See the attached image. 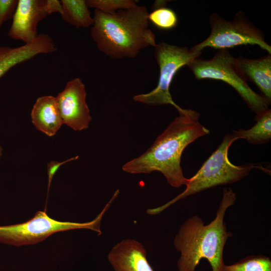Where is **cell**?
<instances>
[{"mask_svg": "<svg viewBox=\"0 0 271 271\" xmlns=\"http://www.w3.org/2000/svg\"><path fill=\"white\" fill-rule=\"evenodd\" d=\"M223 271H271V259L262 254L247 256L230 265H224Z\"/></svg>", "mask_w": 271, "mask_h": 271, "instance_id": "17", "label": "cell"}, {"mask_svg": "<svg viewBox=\"0 0 271 271\" xmlns=\"http://www.w3.org/2000/svg\"><path fill=\"white\" fill-rule=\"evenodd\" d=\"M88 7L105 13H111L122 9L133 8L138 6L132 0H86Z\"/></svg>", "mask_w": 271, "mask_h": 271, "instance_id": "19", "label": "cell"}, {"mask_svg": "<svg viewBox=\"0 0 271 271\" xmlns=\"http://www.w3.org/2000/svg\"><path fill=\"white\" fill-rule=\"evenodd\" d=\"M178 112L179 115L143 154L122 166L124 172L149 174L158 171L172 187L185 185L187 178L181 166L182 153L189 145L210 131L199 122L198 112L182 108Z\"/></svg>", "mask_w": 271, "mask_h": 271, "instance_id": "1", "label": "cell"}, {"mask_svg": "<svg viewBox=\"0 0 271 271\" xmlns=\"http://www.w3.org/2000/svg\"><path fill=\"white\" fill-rule=\"evenodd\" d=\"M211 33L203 41L191 49L202 52L206 47L227 49L243 45H256L271 54V46L265 41L263 33L239 11L233 19L227 21L216 14L209 16Z\"/></svg>", "mask_w": 271, "mask_h": 271, "instance_id": "7", "label": "cell"}, {"mask_svg": "<svg viewBox=\"0 0 271 271\" xmlns=\"http://www.w3.org/2000/svg\"><path fill=\"white\" fill-rule=\"evenodd\" d=\"M256 123L249 129L239 128L233 131L239 139L251 144H262L271 139V110L268 108L256 114Z\"/></svg>", "mask_w": 271, "mask_h": 271, "instance_id": "16", "label": "cell"}, {"mask_svg": "<svg viewBox=\"0 0 271 271\" xmlns=\"http://www.w3.org/2000/svg\"><path fill=\"white\" fill-rule=\"evenodd\" d=\"M236 200L231 188H224L215 218L207 224L198 215L186 220L181 225L173 243L180 253L178 271H195L202 259H206L212 271H223L225 265L223 250L226 241L233 235L227 231L224 218L227 209Z\"/></svg>", "mask_w": 271, "mask_h": 271, "instance_id": "2", "label": "cell"}, {"mask_svg": "<svg viewBox=\"0 0 271 271\" xmlns=\"http://www.w3.org/2000/svg\"><path fill=\"white\" fill-rule=\"evenodd\" d=\"M62 20L76 28H88L93 24L85 0H62Z\"/></svg>", "mask_w": 271, "mask_h": 271, "instance_id": "15", "label": "cell"}, {"mask_svg": "<svg viewBox=\"0 0 271 271\" xmlns=\"http://www.w3.org/2000/svg\"><path fill=\"white\" fill-rule=\"evenodd\" d=\"M85 86L79 78L69 80L56 96L63 124L75 131L87 129L92 120Z\"/></svg>", "mask_w": 271, "mask_h": 271, "instance_id": "10", "label": "cell"}, {"mask_svg": "<svg viewBox=\"0 0 271 271\" xmlns=\"http://www.w3.org/2000/svg\"><path fill=\"white\" fill-rule=\"evenodd\" d=\"M148 15L145 6L111 13L94 9L90 36L98 49L111 59L134 58L142 50L157 45Z\"/></svg>", "mask_w": 271, "mask_h": 271, "instance_id": "3", "label": "cell"}, {"mask_svg": "<svg viewBox=\"0 0 271 271\" xmlns=\"http://www.w3.org/2000/svg\"><path fill=\"white\" fill-rule=\"evenodd\" d=\"M54 13H62L61 2L58 0H19L13 22L8 33L11 38L32 42L38 36L39 23Z\"/></svg>", "mask_w": 271, "mask_h": 271, "instance_id": "9", "label": "cell"}, {"mask_svg": "<svg viewBox=\"0 0 271 271\" xmlns=\"http://www.w3.org/2000/svg\"><path fill=\"white\" fill-rule=\"evenodd\" d=\"M3 147L0 145V159L1 158L3 155Z\"/></svg>", "mask_w": 271, "mask_h": 271, "instance_id": "22", "label": "cell"}, {"mask_svg": "<svg viewBox=\"0 0 271 271\" xmlns=\"http://www.w3.org/2000/svg\"><path fill=\"white\" fill-rule=\"evenodd\" d=\"M79 158L78 156H75L74 157L71 158L70 159H67L62 162H58L56 161H51L49 162L47 166V173L48 176V194L49 193V189L50 187L51 183L52 180V179L59 169V168L63 164H65L69 162L77 160Z\"/></svg>", "mask_w": 271, "mask_h": 271, "instance_id": "21", "label": "cell"}, {"mask_svg": "<svg viewBox=\"0 0 271 271\" xmlns=\"http://www.w3.org/2000/svg\"><path fill=\"white\" fill-rule=\"evenodd\" d=\"M148 20L156 27L166 30L174 28L178 23V17L175 12L166 7L156 8L149 13Z\"/></svg>", "mask_w": 271, "mask_h": 271, "instance_id": "18", "label": "cell"}, {"mask_svg": "<svg viewBox=\"0 0 271 271\" xmlns=\"http://www.w3.org/2000/svg\"><path fill=\"white\" fill-rule=\"evenodd\" d=\"M107 258L114 271H154L147 260L145 248L132 239L116 243Z\"/></svg>", "mask_w": 271, "mask_h": 271, "instance_id": "12", "label": "cell"}, {"mask_svg": "<svg viewBox=\"0 0 271 271\" xmlns=\"http://www.w3.org/2000/svg\"><path fill=\"white\" fill-rule=\"evenodd\" d=\"M35 128L45 135L54 136L63 124L56 97L44 95L38 97L31 112Z\"/></svg>", "mask_w": 271, "mask_h": 271, "instance_id": "13", "label": "cell"}, {"mask_svg": "<svg viewBox=\"0 0 271 271\" xmlns=\"http://www.w3.org/2000/svg\"><path fill=\"white\" fill-rule=\"evenodd\" d=\"M187 66L197 79L219 80L230 85L256 114L268 108L270 104L263 96L249 87L237 68L235 58L227 49L218 50L209 60L196 58Z\"/></svg>", "mask_w": 271, "mask_h": 271, "instance_id": "6", "label": "cell"}, {"mask_svg": "<svg viewBox=\"0 0 271 271\" xmlns=\"http://www.w3.org/2000/svg\"><path fill=\"white\" fill-rule=\"evenodd\" d=\"M18 0H0V29L5 22L13 17Z\"/></svg>", "mask_w": 271, "mask_h": 271, "instance_id": "20", "label": "cell"}, {"mask_svg": "<svg viewBox=\"0 0 271 271\" xmlns=\"http://www.w3.org/2000/svg\"><path fill=\"white\" fill-rule=\"evenodd\" d=\"M57 50V46L47 34H40L32 42L17 47L0 46V78L16 65L35 56Z\"/></svg>", "mask_w": 271, "mask_h": 271, "instance_id": "11", "label": "cell"}, {"mask_svg": "<svg viewBox=\"0 0 271 271\" xmlns=\"http://www.w3.org/2000/svg\"><path fill=\"white\" fill-rule=\"evenodd\" d=\"M154 56L158 63L160 75L157 87L147 93L136 95L135 101L151 105L171 104L178 111L182 107L173 100L170 87L177 72L198 58L202 52L193 51L186 47H180L162 42L155 47Z\"/></svg>", "mask_w": 271, "mask_h": 271, "instance_id": "8", "label": "cell"}, {"mask_svg": "<svg viewBox=\"0 0 271 271\" xmlns=\"http://www.w3.org/2000/svg\"><path fill=\"white\" fill-rule=\"evenodd\" d=\"M112 202L110 199L93 220L86 222L60 221L49 217L46 211H39L25 222L0 225V242L18 246L34 244L55 233L77 229H89L100 234L102 219Z\"/></svg>", "mask_w": 271, "mask_h": 271, "instance_id": "5", "label": "cell"}, {"mask_svg": "<svg viewBox=\"0 0 271 271\" xmlns=\"http://www.w3.org/2000/svg\"><path fill=\"white\" fill-rule=\"evenodd\" d=\"M239 139L233 131L226 134L217 149L203 163L198 172L186 180V189L166 204L155 208L147 210L150 215L160 213L171 205L190 195L218 185L231 184L238 181L248 175L254 169L266 171L261 165L245 164L235 165L229 160L228 150L231 144Z\"/></svg>", "mask_w": 271, "mask_h": 271, "instance_id": "4", "label": "cell"}, {"mask_svg": "<svg viewBox=\"0 0 271 271\" xmlns=\"http://www.w3.org/2000/svg\"><path fill=\"white\" fill-rule=\"evenodd\" d=\"M237 68L244 78L253 82L261 95L271 101V54L256 59L240 56L235 58Z\"/></svg>", "mask_w": 271, "mask_h": 271, "instance_id": "14", "label": "cell"}]
</instances>
